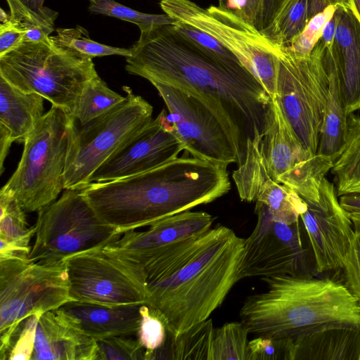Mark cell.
<instances>
[{
	"label": "cell",
	"instance_id": "c3c4849f",
	"mask_svg": "<svg viewBox=\"0 0 360 360\" xmlns=\"http://www.w3.org/2000/svg\"><path fill=\"white\" fill-rule=\"evenodd\" d=\"M341 5L347 6L353 12L360 23V0H346Z\"/></svg>",
	"mask_w": 360,
	"mask_h": 360
},
{
	"label": "cell",
	"instance_id": "f546056e",
	"mask_svg": "<svg viewBox=\"0 0 360 360\" xmlns=\"http://www.w3.org/2000/svg\"><path fill=\"white\" fill-rule=\"evenodd\" d=\"M173 26L182 38L207 58L236 74L254 77L229 49L209 34L179 21Z\"/></svg>",
	"mask_w": 360,
	"mask_h": 360
},
{
	"label": "cell",
	"instance_id": "d6a6232c",
	"mask_svg": "<svg viewBox=\"0 0 360 360\" xmlns=\"http://www.w3.org/2000/svg\"><path fill=\"white\" fill-rule=\"evenodd\" d=\"M249 333L241 321L214 328L211 360H247Z\"/></svg>",
	"mask_w": 360,
	"mask_h": 360
},
{
	"label": "cell",
	"instance_id": "ac0fdd59",
	"mask_svg": "<svg viewBox=\"0 0 360 360\" xmlns=\"http://www.w3.org/2000/svg\"><path fill=\"white\" fill-rule=\"evenodd\" d=\"M263 135L247 141L244 162L233 172L240 198L265 205L275 221L292 223L305 209L303 199L292 189L275 181L269 175L264 156Z\"/></svg>",
	"mask_w": 360,
	"mask_h": 360
},
{
	"label": "cell",
	"instance_id": "9c48e42d",
	"mask_svg": "<svg viewBox=\"0 0 360 360\" xmlns=\"http://www.w3.org/2000/svg\"><path fill=\"white\" fill-rule=\"evenodd\" d=\"M64 190L60 198L37 212L30 262L63 261L76 253L103 248L123 234L97 215L82 189Z\"/></svg>",
	"mask_w": 360,
	"mask_h": 360
},
{
	"label": "cell",
	"instance_id": "83f0119b",
	"mask_svg": "<svg viewBox=\"0 0 360 360\" xmlns=\"http://www.w3.org/2000/svg\"><path fill=\"white\" fill-rule=\"evenodd\" d=\"M326 70L329 78L328 91L317 153L333 161L344 142L348 115L344 108L338 77L333 71Z\"/></svg>",
	"mask_w": 360,
	"mask_h": 360
},
{
	"label": "cell",
	"instance_id": "bcb514c9",
	"mask_svg": "<svg viewBox=\"0 0 360 360\" xmlns=\"http://www.w3.org/2000/svg\"><path fill=\"white\" fill-rule=\"evenodd\" d=\"M339 202L347 212L360 213V193L341 195Z\"/></svg>",
	"mask_w": 360,
	"mask_h": 360
},
{
	"label": "cell",
	"instance_id": "681fc988",
	"mask_svg": "<svg viewBox=\"0 0 360 360\" xmlns=\"http://www.w3.org/2000/svg\"><path fill=\"white\" fill-rule=\"evenodd\" d=\"M349 215L352 221L354 231L360 233V213H349Z\"/></svg>",
	"mask_w": 360,
	"mask_h": 360
},
{
	"label": "cell",
	"instance_id": "44dd1931",
	"mask_svg": "<svg viewBox=\"0 0 360 360\" xmlns=\"http://www.w3.org/2000/svg\"><path fill=\"white\" fill-rule=\"evenodd\" d=\"M96 340L79 328L60 309L40 316L33 360H98Z\"/></svg>",
	"mask_w": 360,
	"mask_h": 360
},
{
	"label": "cell",
	"instance_id": "ba28073f",
	"mask_svg": "<svg viewBox=\"0 0 360 360\" xmlns=\"http://www.w3.org/2000/svg\"><path fill=\"white\" fill-rule=\"evenodd\" d=\"M160 6L176 21L193 26L220 41L255 77L270 98H276L282 47L230 9L213 5L204 8L191 0H160Z\"/></svg>",
	"mask_w": 360,
	"mask_h": 360
},
{
	"label": "cell",
	"instance_id": "b9f144b4",
	"mask_svg": "<svg viewBox=\"0 0 360 360\" xmlns=\"http://www.w3.org/2000/svg\"><path fill=\"white\" fill-rule=\"evenodd\" d=\"M25 41L23 32L9 19L0 25V57L20 46Z\"/></svg>",
	"mask_w": 360,
	"mask_h": 360
},
{
	"label": "cell",
	"instance_id": "4316f807",
	"mask_svg": "<svg viewBox=\"0 0 360 360\" xmlns=\"http://www.w3.org/2000/svg\"><path fill=\"white\" fill-rule=\"evenodd\" d=\"M330 170L338 196L360 193V114L348 115L344 142Z\"/></svg>",
	"mask_w": 360,
	"mask_h": 360
},
{
	"label": "cell",
	"instance_id": "7402d4cb",
	"mask_svg": "<svg viewBox=\"0 0 360 360\" xmlns=\"http://www.w3.org/2000/svg\"><path fill=\"white\" fill-rule=\"evenodd\" d=\"M141 305L105 306L69 302L60 309L84 333L95 340L117 335H136Z\"/></svg>",
	"mask_w": 360,
	"mask_h": 360
},
{
	"label": "cell",
	"instance_id": "7c38bea8",
	"mask_svg": "<svg viewBox=\"0 0 360 360\" xmlns=\"http://www.w3.org/2000/svg\"><path fill=\"white\" fill-rule=\"evenodd\" d=\"M64 262L73 301L105 306L148 304L143 270L103 248L72 255Z\"/></svg>",
	"mask_w": 360,
	"mask_h": 360
},
{
	"label": "cell",
	"instance_id": "52a82bcc",
	"mask_svg": "<svg viewBox=\"0 0 360 360\" xmlns=\"http://www.w3.org/2000/svg\"><path fill=\"white\" fill-rule=\"evenodd\" d=\"M73 301L64 260L32 262L29 258L0 259V359L5 360L22 323Z\"/></svg>",
	"mask_w": 360,
	"mask_h": 360
},
{
	"label": "cell",
	"instance_id": "f6af8a7d",
	"mask_svg": "<svg viewBox=\"0 0 360 360\" xmlns=\"http://www.w3.org/2000/svg\"><path fill=\"white\" fill-rule=\"evenodd\" d=\"M261 0H247L245 6L238 12V16L254 25L258 13Z\"/></svg>",
	"mask_w": 360,
	"mask_h": 360
},
{
	"label": "cell",
	"instance_id": "1f68e13d",
	"mask_svg": "<svg viewBox=\"0 0 360 360\" xmlns=\"http://www.w3.org/2000/svg\"><path fill=\"white\" fill-rule=\"evenodd\" d=\"M6 1L9 8V20L23 32L24 42L46 41L56 31L54 24L58 12L49 8L39 13L28 6L23 0Z\"/></svg>",
	"mask_w": 360,
	"mask_h": 360
},
{
	"label": "cell",
	"instance_id": "cb8c5ba5",
	"mask_svg": "<svg viewBox=\"0 0 360 360\" xmlns=\"http://www.w3.org/2000/svg\"><path fill=\"white\" fill-rule=\"evenodd\" d=\"M44 98L25 93L0 76V134L25 142L43 116Z\"/></svg>",
	"mask_w": 360,
	"mask_h": 360
},
{
	"label": "cell",
	"instance_id": "4fadbf2b",
	"mask_svg": "<svg viewBox=\"0 0 360 360\" xmlns=\"http://www.w3.org/2000/svg\"><path fill=\"white\" fill-rule=\"evenodd\" d=\"M262 145L268 172L275 181L292 189L305 202L319 200L321 183L333 161L304 146L276 98L271 99L266 115Z\"/></svg>",
	"mask_w": 360,
	"mask_h": 360
},
{
	"label": "cell",
	"instance_id": "5b68a950",
	"mask_svg": "<svg viewBox=\"0 0 360 360\" xmlns=\"http://www.w3.org/2000/svg\"><path fill=\"white\" fill-rule=\"evenodd\" d=\"M92 58L53 44L25 41L0 57V76L25 93H35L73 114L84 87L97 76Z\"/></svg>",
	"mask_w": 360,
	"mask_h": 360
},
{
	"label": "cell",
	"instance_id": "ab89813d",
	"mask_svg": "<svg viewBox=\"0 0 360 360\" xmlns=\"http://www.w3.org/2000/svg\"><path fill=\"white\" fill-rule=\"evenodd\" d=\"M39 317L37 315L31 316L22 323V326L20 328L10 347L6 359H31Z\"/></svg>",
	"mask_w": 360,
	"mask_h": 360
},
{
	"label": "cell",
	"instance_id": "f1b7e54d",
	"mask_svg": "<svg viewBox=\"0 0 360 360\" xmlns=\"http://www.w3.org/2000/svg\"><path fill=\"white\" fill-rule=\"evenodd\" d=\"M214 327L207 319L176 338L168 334L164 345L152 356L154 359L211 360Z\"/></svg>",
	"mask_w": 360,
	"mask_h": 360
},
{
	"label": "cell",
	"instance_id": "836d02e7",
	"mask_svg": "<svg viewBox=\"0 0 360 360\" xmlns=\"http://www.w3.org/2000/svg\"><path fill=\"white\" fill-rule=\"evenodd\" d=\"M56 34L50 36L51 41L59 46L70 49L90 58L117 55L128 57L131 49L112 46L91 39L88 31L80 25L73 28H57Z\"/></svg>",
	"mask_w": 360,
	"mask_h": 360
},
{
	"label": "cell",
	"instance_id": "f5cc1de1",
	"mask_svg": "<svg viewBox=\"0 0 360 360\" xmlns=\"http://www.w3.org/2000/svg\"><path fill=\"white\" fill-rule=\"evenodd\" d=\"M345 0H333V4H344Z\"/></svg>",
	"mask_w": 360,
	"mask_h": 360
},
{
	"label": "cell",
	"instance_id": "484cf974",
	"mask_svg": "<svg viewBox=\"0 0 360 360\" xmlns=\"http://www.w3.org/2000/svg\"><path fill=\"white\" fill-rule=\"evenodd\" d=\"M333 0H287L273 23L262 33L282 48L290 46L309 22Z\"/></svg>",
	"mask_w": 360,
	"mask_h": 360
},
{
	"label": "cell",
	"instance_id": "5bb4252c",
	"mask_svg": "<svg viewBox=\"0 0 360 360\" xmlns=\"http://www.w3.org/2000/svg\"><path fill=\"white\" fill-rule=\"evenodd\" d=\"M257 221L244 239L238 278L303 274L306 250L300 220L288 224L274 220L267 207L256 202Z\"/></svg>",
	"mask_w": 360,
	"mask_h": 360
},
{
	"label": "cell",
	"instance_id": "74e56055",
	"mask_svg": "<svg viewBox=\"0 0 360 360\" xmlns=\"http://www.w3.org/2000/svg\"><path fill=\"white\" fill-rule=\"evenodd\" d=\"M291 338L257 336L248 342L247 360H290Z\"/></svg>",
	"mask_w": 360,
	"mask_h": 360
},
{
	"label": "cell",
	"instance_id": "8fae6325",
	"mask_svg": "<svg viewBox=\"0 0 360 360\" xmlns=\"http://www.w3.org/2000/svg\"><path fill=\"white\" fill-rule=\"evenodd\" d=\"M323 51L316 44L309 55L282 48L278 56L276 98L304 146L314 153H317L329 84Z\"/></svg>",
	"mask_w": 360,
	"mask_h": 360
},
{
	"label": "cell",
	"instance_id": "ffe728a7",
	"mask_svg": "<svg viewBox=\"0 0 360 360\" xmlns=\"http://www.w3.org/2000/svg\"><path fill=\"white\" fill-rule=\"evenodd\" d=\"M334 15L337 20L335 37L323 49L322 59L326 69L338 77L345 112L349 115L360 110V23L345 5L337 4Z\"/></svg>",
	"mask_w": 360,
	"mask_h": 360
},
{
	"label": "cell",
	"instance_id": "e0dca14e",
	"mask_svg": "<svg viewBox=\"0 0 360 360\" xmlns=\"http://www.w3.org/2000/svg\"><path fill=\"white\" fill-rule=\"evenodd\" d=\"M300 215L318 273L342 268L355 234L352 221L338 200L335 186L323 178L319 200L307 202Z\"/></svg>",
	"mask_w": 360,
	"mask_h": 360
},
{
	"label": "cell",
	"instance_id": "d6986e66",
	"mask_svg": "<svg viewBox=\"0 0 360 360\" xmlns=\"http://www.w3.org/2000/svg\"><path fill=\"white\" fill-rule=\"evenodd\" d=\"M214 221V218L207 212L187 210L155 221L146 231H127L116 242L103 249L126 263L142 269V263L158 250L210 230Z\"/></svg>",
	"mask_w": 360,
	"mask_h": 360
},
{
	"label": "cell",
	"instance_id": "6da1fadb",
	"mask_svg": "<svg viewBox=\"0 0 360 360\" xmlns=\"http://www.w3.org/2000/svg\"><path fill=\"white\" fill-rule=\"evenodd\" d=\"M130 49L126 70L201 100L223 124L240 165L248 140L264 134L271 101L255 77L236 74L207 58L182 38L173 25L140 32Z\"/></svg>",
	"mask_w": 360,
	"mask_h": 360
},
{
	"label": "cell",
	"instance_id": "30bf717a",
	"mask_svg": "<svg viewBox=\"0 0 360 360\" xmlns=\"http://www.w3.org/2000/svg\"><path fill=\"white\" fill-rule=\"evenodd\" d=\"M124 100L75 130L64 173L65 189H83L91 175L115 151L153 120V106L124 86Z\"/></svg>",
	"mask_w": 360,
	"mask_h": 360
},
{
	"label": "cell",
	"instance_id": "ee69618b",
	"mask_svg": "<svg viewBox=\"0 0 360 360\" xmlns=\"http://www.w3.org/2000/svg\"><path fill=\"white\" fill-rule=\"evenodd\" d=\"M337 20L335 15L332 18L324 25L321 36L316 44L324 49L330 46L335 37L336 32Z\"/></svg>",
	"mask_w": 360,
	"mask_h": 360
},
{
	"label": "cell",
	"instance_id": "277c9868",
	"mask_svg": "<svg viewBox=\"0 0 360 360\" xmlns=\"http://www.w3.org/2000/svg\"><path fill=\"white\" fill-rule=\"evenodd\" d=\"M261 279L268 289L249 296L240 310L250 333L295 339L333 327L360 329V302L345 284L307 274Z\"/></svg>",
	"mask_w": 360,
	"mask_h": 360
},
{
	"label": "cell",
	"instance_id": "9a60e30c",
	"mask_svg": "<svg viewBox=\"0 0 360 360\" xmlns=\"http://www.w3.org/2000/svg\"><path fill=\"white\" fill-rule=\"evenodd\" d=\"M170 115L174 130L193 157L216 163L238 165L232 141L217 115L198 97L175 87L151 83Z\"/></svg>",
	"mask_w": 360,
	"mask_h": 360
},
{
	"label": "cell",
	"instance_id": "f907efd6",
	"mask_svg": "<svg viewBox=\"0 0 360 360\" xmlns=\"http://www.w3.org/2000/svg\"><path fill=\"white\" fill-rule=\"evenodd\" d=\"M9 19V14H7L3 8H1L0 11V20L1 22H4Z\"/></svg>",
	"mask_w": 360,
	"mask_h": 360
},
{
	"label": "cell",
	"instance_id": "d4e9b609",
	"mask_svg": "<svg viewBox=\"0 0 360 360\" xmlns=\"http://www.w3.org/2000/svg\"><path fill=\"white\" fill-rule=\"evenodd\" d=\"M0 259L29 258L34 225L29 227L24 210L14 195L1 188L0 191Z\"/></svg>",
	"mask_w": 360,
	"mask_h": 360
},
{
	"label": "cell",
	"instance_id": "d590c367",
	"mask_svg": "<svg viewBox=\"0 0 360 360\" xmlns=\"http://www.w3.org/2000/svg\"><path fill=\"white\" fill-rule=\"evenodd\" d=\"M140 314L136 337L145 349V360H151L153 354L164 345L168 333L164 321L148 305H141Z\"/></svg>",
	"mask_w": 360,
	"mask_h": 360
},
{
	"label": "cell",
	"instance_id": "7dc6e473",
	"mask_svg": "<svg viewBox=\"0 0 360 360\" xmlns=\"http://www.w3.org/2000/svg\"><path fill=\"white\" fill-rule=\"evenodd\" d=\"M24 2L33 10L43 13L46 11L49 8L44 6L45 0H23Z\"/></svg>",
	"mask_w": 360,
	"mask_h": 360
},
{
	"label": "cell",
	"instance_id": "2e32d148",
	"mask_svg": "<svg viewBox=\"0 0 360 360\" xmlns=\"http://www.w3.org/2000/svg\"><path fill=\"white\" fill-rule=\"evenodd\" d=\"M184 146L162 110L138 134L115 151L91 175L88 184L136 175L178 158Z\"/></svg>",
	"mask_w": 360,
	"mask_h": 360
},
{
	"label": "cell",
	"instance_id": "e575fe53",
	"mask_svg": "<svg viewBox=\"0 0 360 360\" xmlns=\"http://www.w3.org/2000/svg\"><path fill=\"white\" fill-rule=\"evenodd\" d=\"M88 9L94 14H101L118 18L136 25L140 32L147 30L153 26L174 25L176 20L164 14H150L136 11L115 0H87Z\"/></svg>",
	"mask_w": 360,
	"mask_h": 360
},
{
	"label": "cell",
	"instance_id": "f35d334b",
	"mask_svg": "<svg viewBox=\"0 0 360 360\" xmlns=\"http://www.w3.org/2000/svg\"><path fill=\"white\" fill-rule=\"evenodd\" d=\"M336 8L337 5L331 4L315 15L295 41L284 49L298 56L310 54L321 36L324 25L332 18Z\"/></svg>",
	"mask_w": 360,
	"mask_h": 360
},
{
	"label": "cell",
	"instance_id": "8992f818",
	"mask_svg": "<svg viewBox=\"0 0 360 360\" xmlns=\"http://www.w3.org/2000/svg\"><path fill=\"white\" fill-rule=\"evenodd\" d=\"M75 121L52 105L26 138L17 169L2 187L25 212H38L65 189L64 173Z\"/></svg>",
	"mask_w": 360,
	"mask_h": 360
},
{
	"label": "cell",
	"instance_id": "603a6c76",
	"mask_svg": "<svg viewBox=\"0 0 360 360\" xmlns=\"http://www.w3.org/2000/svg\"><path fill=\"white\" fill-rule=\"evenodd\" d=\"M290 360H360V329L333 327L292 339Z\"/></svg>",
	"mask_w": 360,
	"mask_h": 360
},
{
	"label": "cell",
	"instance_id": "816d5d0a",
	"mask_svg": "<svg viewBox=\"0 0 360 360\" xmlns=\"http://www.w3.org/2000/svg\"><path fill=\"white\" fill-rule=\"evenodd\" d=\"M228 0H218V6L222 8H227Z\"/></svg>",
	"mask_w": 360,
	"mask_h": 360
},
{
	"label": "cell",
	"instance_id": "60d3db41",
	"mask_svg": "<svg viewBox=\"0 0 360 360\" xmlns=\"http://www.w3.org/2000/svg\"><path fill=\"white\" fill-rule=\"evenodd\" d=\"M342 268L345 285L360 302V233L355 232Z\"/></svg>",
	"mask_w": 360,
	"mask_h": 360
},
{
	"label": "cell",
	"instance_id": "7bdbcfd3",
	"mask_svg": "<svg viewBox=\"0 0 360 360\" xmlns=\"http://www.w3.org/2000/svg\"><path fill=\"white\" fill-rule=\"evenodd\" d=\"M287 0H261L254 26L261 32L275 20Z\"/></svg>",
	"mask_w": 360,
	"mask_h": 360
},
{
	"label": "cell",
	"instance_id": "7a4b0ae2",
	"mask_svg": "<svg viewBox=\"0 0 360 360\" xmlns=\"http://www.w3.org/2000/svg\"><path fill=\"white\" fill-rule=\"evenodd\" d=\"M244 239L218 225L160 248L143 262L150 307L176 338L220 307L238 281Z\"/></svg>",
	"mask_w": 360,
	"mask_h": 360
},
{
	"label": "cell",
	"instance_id": "8d00e7d4",
	"mask_svg": "<svg viewBox=\"0 0 360 360\" xmlns=\"http://www.w3.org/2000/svg\"><path fill=\"white\" fill-rule=\"evenodd\" d=\"M96 340L98 360H145V349L137 338L117 335Z\"/></svg>",
	"mask_w": 360,
	"mask_h": 360
},
{
	"label": "cell",
	"instance_id": "4dcf8cb0",
	"mask_svg": "<svg viewBox=\"0 0 360 360\" xmlns=\"http://www.w3.org/2000/svg\"><path fill=\"white\" fill-rule=\"evenodd\" d=\"M110 89L98 75L87 82L75 108L72 116L83 126L105 113L124 100Z\"/></svg>",
	"mask_w": 360,
	"mask_h": 360
},
{
	"label": "cell",
	"instance_id": "3957f363",
	"mask_svg": "<svg viewBox=\"0 0 360 360\" xmlns=\"http://www.w3.org/2000/svg\"><path fill=\"white\" fill-rule=\"evenodd\" d=\"M227 166L176 158L136 175L91 183L82 191L97 215L124 233L224 195L231 188Z\"/></svg>",
	"mask_w": 360,
	"mask_h": 360
}]
</instances>
